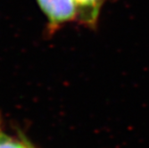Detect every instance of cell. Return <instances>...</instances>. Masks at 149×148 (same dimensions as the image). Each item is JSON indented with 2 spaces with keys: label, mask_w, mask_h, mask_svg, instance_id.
Listing matches in <instances>:
<instances>
[{
  "label": "cell",
  "mask_w": 149,
  "mask_h": 148,
  "mask_svg": "<svg viewBox=\"0 0 149 148\" xmlns=\"http://www.w3.org/2000/svg\"><path fill=\"white\" fill-rule=\"evenodd\" d=\"M37 3L46 15L51 30L78 19V7L74 0H37Z\"/></svg>",
  "instance_id": "cell-1"
},
{
  "label": "cell",
  "mask_w": 149,
  "mask_h": 148,
  "mask_svg": "<svg viewBox=\"0 0 149 148\" xmlns=\"http://www.w3.org/2000/svg\"><path fill=\"white\" fill-rule=\"evenodd\" d=\"M78 7V20L89 27H96L102 6L107 0H74Z\"/></svg>",
  "instance_id": "cell-2"
},
{
  "label": "cell",
  "mask_w": 149,
  "mask_h": 148,
  "mask_svg": "<svg viewBox=\"0 0 149 148\" xmlns=\"http://www.w3.org/2000/svg\"><path fill=\"white\" fill-rule=\"evenodd\" d=\"M0 148H30V145L15 139L0 129Z\"/></svg>",
  "instance_id": "cell-3"
},
{
  "label": "cell",
  "mask_w": 149,
  "mask_h": 148,
  "mask_svg": "<svg viewBox=\"0 0 149 148\" xmlns=\"http://www.w3.org/2000/svg\"><path fill=\"white\" fill-rule=\"evenodd\" d=\"M30 148H33V147H32L31 145H30Z\"/></svg>",
  "instance_id": "cell-4"
}]
</instances>
